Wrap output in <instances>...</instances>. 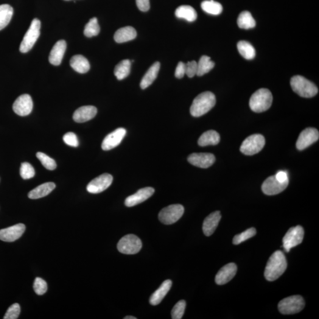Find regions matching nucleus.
Here are the masks:
<instances>
[{"label":"nucleus","mask_w":319,"mask_h":319,"mask_svg":"<svg viewBox=\"0 0 319 319\" xmlns=\"http://www.w3.org/2000/svg\"><path fill=\"white\" fill-rule=\"evenodd\" d=\"M287 262L283 253L277 251L270 257L266 265L264 276L268 281L278 279L287 269Z\"/></svg>","instance_id":"1"},{"label":"nucleus","mask_w":319,"mask_h":319,"mask_svg":"<svg viewBox=\"0 0 319 319\" xmlns=\"http://www.w3.org/2000/svg\"><path fill=\"white\" fill-rule=\"evenodd\" d=\"M216 97L211 92H204L195 98L190 106V112L194 117L203 116L214 107Z\"/></svg>","instance_id":"2"},{"label":"nucleus","mask_w":319,"mask_h":319,"mask_svg":"<svg viewBox=\"0 0 319 319\" xmlns=\"http://www.w3.org/2000/svg\"><path fill=\"white\" fill-rule=\"evenodd\" d=\"M273 100V95L270 90L265 88L259 89L251 97L250 108L255 113H262L271 107Z\"/></svg>","instance_id":"3"},{"label":"nucleus","mask_w":319,"mask_h":319,"mask_svg":"<svg viewBox=\"0 0 319 319\" xmlns=\"http://www.w3.org/2000/svg\"><path fill=\"white\" fill-rule=\"evenodd\" d=\"M290 85L293 91L301 97L312 98L318 93L315 84L300 75L293 77L291 79Z\"/></svg>","instance_id":"4"},{"label":"nucleus","mask_w":319,"mask_h":319,"mask_svg":"<svg viewBox=\"0 0 319 319\" xmlns=\"http://www.w3.org/2000/svg\"><path fill=\"white\" fill-rule=\"evenodd\" d=\"M41 22L38 19L33 20L29 29L25 34L20 46V51L27 53L32 49L40 34Z\"/></svg>","instance_id":"5"},{"label":"nucleus","mask_w":319,"mask_h":319,"mask_svg":"<svg viewBox=\"0 0 319 319\" xmlns=\"http://www.w3.org/2000/svg\"><path fill=\"white\" fill-rule=\"evenodd\" d=\"M305 302L300 296H292L282 299L278 305L279 311L283 315H293L304 309Z\"/></svg>","instance_id":"6"},{"label":"nucleus","mask_w":319,"mask_h":319,"mask_svg":"<svg viewBox=\"0 0 319 319\" xmlns=\"http://www.w3.org/2000/svg\"><path fill=\"white\" fill-rule=\"evenodd\" d=\"M265 144L264 136L261 134H254L247 137L243 141L240 151L245 155L253 156L261 152Z\"/></svg>","instance_id":"7"},{"label":"nucleus","mask_w":319,"mask_h":319,"mask_svg":"<svg viewBox=\"0 0 319 319\" xmlns=\"http://www.w3.org/2000/svg\"><path fill=\"white\" fill-rule=\"evenodd\" d=\"M140 239L135 235L129 234L123 237L117 244V248L120 253L133 255L139 253L142 248Z\"/></svg>","instance_id":"8"},{"label":"nucleus","mask_w":319,"mask_h":319,"mask_svg":"<svg viewBox=\"0 0 319 319\" xmlns=\"http://www.w3.org/2000/svg\"><path fill=\"white\" fill-rule=\"evenodd\" d=\"M184 212V207L180 204L168 206L160 212L159 219L165 225H171L180 219Z\"/></svg>","instance_id":"9"},{"label":"nucleus","mask_w":319,"mask_h":319,"mask_svg":"<svg viewBox=\"0 0 319 319\" xmlns=\"http://www.w3.org/2000/svg\"><path fill=\"white\" fill-rule=\"evenodd\" d=\"M304 234V229L301 226L291 228L282 239L285 251L289 253L291 249L300 244L303 241Z\"/></svg>","instance_id":"10"},{"label":"nucleus","mask_w":319,"mask_h":319,"mask_svg":"<svg viewBox=\"0 0 319 319\" xmlns=\"http://www.w3.org/2000/svg\"><path fill=\"white\" fill-rule=\"evenodd\" d=\"M113 181V176L108 173H104L92 180L88 184L86 190L90 194H100L107 189Z\"/></svg>","instance_id":"11"},{"label":"nucleus","mask_w":319,"mask_h":319,"mask_svg":"<svg viewBox=\"0 0 319 319\" xmlns=\"http://www.w3.org/2000/svg\"><path fill=\"white\" fill-rule=\"evenodd\" d=\"M289 182V181L281 182L276 178L275 175L270 176L262 183V190L267 195H278L287 188Z\"/></svg>","instance_id":"12"},{"label":"nucleus","mask_w":319,"mask_h":319,"mask_svg":"<svg viewBox=\"0 0 319 319\" xmlns=\"http://www.w3.org/2000/svg\"><path fill=\"white\" fill-rule=\"evenodd\" d=\"M319 133L315 128H307L300 133L296 142V147L299 150H303L310 145L317 141Z\"/></svg>","instance_id":"13"},{"label":"nucleus","mask_w":319,"mask_h":319,"mask_svg":"<svg viewBox=\"0 0 319 319\" xmlns=\"http://www.w3.org/2000/svg\"><path fill=\"white\" fill-rule=\"evenodd\" d=\"M33 103L32 97L28 94H23L17 99L13 103V111L18 116H27L32 113Z\"/></svg>","instance_id":"14"},{"label":"nucleus","mask_w":319,"mask_h":319,"mask_svg":"<svg viewBox=\"0 0 319 319\" xmlns=\"http://www.w3.org/2000/svg\"><path fill=\"white\" fill-rule=\"evenodd\" d=\"M126 133L127 131L125 128H119L109 134L102 141V149L105 151L110 150L118 146L124 138Z\"/></svg>","instance_id":"15"},{"label":"nucleus","mask_w":319,"mask_h":319,"mask_svg":"<svg viewBox=\"0 0 319 319\" xmlns=\"http://www.w3.org/2000/svg\"><path fill=\"white\" fill-rule=\"evenodd\" d=\"M26 230V226L19 223L7 228L0 230V240L4 242H14L18 239Z\"/></svg>","instance_id":"16"},{"label":"nucleus","mask_w":319,"mask_h":319,"mask_svg":"<svg viewBox=\"0 0 319 319\" xmlns=\"http://www.w3.org/2000/svg\"><path fill=\"white\" fill-rule=\"evenodd\" d=\"M187 160L195 166L206 169L215 163V157L211 153H193Z\"/></svg>","instance_id":"17"},{"label":"nucleus","mask_w":319,"mask_h":319,"mask_svg":"<svg viewBox=\"0 0 319 319\" xmlns=\"http://www.w3.org/2000/svg\"><path fill=\"white\" fill-rule=\"evenodd\" d=\"M155 192V189L150 187L140 189L136 194L126 198L125 205L127 207H133L139 205L152 197Z\"/></svg>","instance_id":"18"},{"label":"nucleus","mask_w":319,"mask_h":319,"mask_svg":"<svg viewBox=\"0 0 319 319\" xmlns=\"http://www.w3.org/2000/svg\"><path fill=\"white\" fill-rule=\"evenodd\" d=\"M237 267L234 263H229L221 268L215 277V282L218 285H223L230 281L236 276Z\"/></svg>","instance_id":"19"},{"label":"nucleus","mask_w":319,"mask_h":319,"mask_svg":"<svg viewBox=\"0 0 319 319\" xmlns=\"http://www.w3.org/2000/svg\"><path fill=\"white\" fill-rule=\"evenodd\" d=\"M97 114V109L94 106H83L77 109L73 115V119L78 123L85 122L93 119Z\"/></svg>","instance_id":"20"},{"label":"nucleus","mask_w":319,"mask_h":319,"mask_svg":"<svg viewBox=\"0 0 319 319\" xmlns=\"http://www.w3.org/2000/svg\"><path fill=\"white\" fill-rule=\"evenodd\" d=\"M67 47L66 42L63 40H59L53 46L50 53L49 60L53 65H60L62 61Z\"/></svg>","instance_id":"21"},{"label":"nucleus","mask_w":319,"mask_h":319,"mask_svg":"<svg viewBox=\"0 0 319 319\" xmlns=\"http://www.w3.org/2000/svg\"><path fill=\"white\" fill-rule=\"evenodd\" d=\"M220 219L221 215L219 211L212 212L205 218L203 223L202 229L203 233L206 236H211L214 233Z\"/></svg>","instance_id":"22"},{"label":"nucleus","mask_w":319,"mask_h":319,"mask_svg":"<svg viewBox=\"0 0 319 319\" xmlns=\"http://www.w3.org/2000/svg\"><path fill=\"white\" fill-rule=\"evenodd\" d=\"M172 281L170 279H167L161 284L160 287L151 296L150 298V303L153 306H157L163 300L164 297L166 296L168 292L171 289Z\"/></svg>","instance_id":"23"},{"label":"nucleus","mask_w":319,"mask_h":319,"mask_svg":"<svg viewBox=\"0 0 319 319\" xmlns=\"http://www.w3.org/2000/svg\"><path fill=\"white\" fill-rule=\"evenodd\" d=\"M137 37V32L133 27L126 26L117 31L114 40L118 43H125L133 40Z\"/></svg>","instance_id":"24"},{"label":"nucleus","mask_w":319,"mask_h":319,"mask_svg":"<svg viewBox=\"0 0 319 319\" xmlns=\"http://www.w3.org/2000/svg\"><path fill=\"white\" fill-rule=\"evenodd\" d=\"M55 184L53 182L40 184V186L31 190L28 194V197L31 199H38L45 197L50 194L55 189Z\"/></svg>","instance_id":"25"},{"label":"nucleus","mask_w":319,"mask_h":319,"mask_svg":"<svg viewBox=\"0 0 319 319\" xmlns=\"http://www.w3.org/2000/svg\"><path fill=\"white\" fill-rule=\"evenodd\" d=\"M70 65L80 74H85L90 69V64L87 59L80 55L74 56L70 60Z\"/></svg>","instance_id":"26"},{"label":"nucleus","mask_w":319,"mask_h":319,"mask_svg":"<svg viewBox=\"0 0 319 319\" xmlns=\"http://www.w3.org/2000/svg\"><path fill=\"white\" fill-rule=\"evenodd\" d=\"M160 68V63L159 61H156L148 69L141 81L140 87L141 89H146L152 85L158 77Z\"/></svg>","instance_id":"27"},{"label":"nucleus","mask_w":319,"mask_h":319,"mask_svg":"<svg viewBox=\"0 0 319 319\" xmlns=\"http://www.w3.org/2000/svg\"><path fill=\"white\" fill-rule=\"evenodd\" d=\"M220 136L216 131L209 130L204 133L199 139L198 144L201 147L207 145H215L219 143Z\"/></svg>","instance_id":"28"},{"label":"nucleus","mask_w":319,"mask_h":319,"mask_svg":"<svg viewBox=\"0 0 319 319\" xmlns=\"http://www.w3.org/2000/svg\"><path fill=\"white\" fill-rule=\"evenodd\" d=\"M175 15L179 19H185L189 22H193L197 19V12L190 5H181L176 10Z\"/></svg>","instance_id":"29"},{"label":"nucleus","mask_w":319,"mask_h":319,"mask_svg":"<svg viewBox=\"0 0 319 319\" xmlns=\"http://www.w3.org/2000/svg\"><path fill=\"white\" fill-rule=\"evenodd\" d=\"M237 23L239 27L242 29H253L256 25V20L248 11L240 13L237 20Z\"/></svg>","instance_id":"30"},{"label":"nucleus","mask_w":319,"mask_h":319,"mask_svg":"<svg viewBox=\"0 0 319 319\" xmlns=\"http://www.w3.org/2000/svg\"><path fill=\"white\" fill-rule=\"evenodd\" d=\"M13 15V8L8 4L0 5V30L9 24Z\"/></svg>","instance_id":"31"},{"label":"nucleus","mask_w":319,"mask_h":319,"mask_svg":"<svg viewBox=\"0 0 319 319\" xmlns=\"http://www.w3.org/2000/svg\"><path fill=\"white\" fill-rule=\"evenodd\" d=\"M131 61L128 60H123L116 66L114 75L119 80H122L130 74Z\"/></svg>","instance_id":"32"},{"label":"nucleus","mask_w":319,"mask_h":319,"mask_svg":"<svg viewBox=\"0 0 319 319\" xmlns=\"http://www.w3.org/2000/svg\"><path fill=\"white\" fill-rule=\"evenodd\" d=\"M237 47L240 55L246 60H253L256 57V50L249 42L244 40L240 41L237 44Z\"/></svg>","instance_id":"33"},{"label":"nucleus","mask_w":319,"mask_h":319,"mask_svg":"<svg viewBox=\"0 0 319 319\" xmlns=\"http://www.w3.org/2000/svg\"><path fill=\"white\" fill-rule=\"evenodd\" d=\"M201 7L204 12L212 15H219L222 12L223 7L219 2L214 0H206L201 2Z\"/></svg>","instance_id":"34"},{"label":"nucleus","mask_w":319,"mask_h":319,"mask_svg":"<svg viewBox=\"0 0 319 319\" xmlns=\"http://www.w3.org/2000/svg\"><path fill=\"white\" fill-rule=\"evenodd\" d=\"M215 63L208 56H203L198 63V76L201 77L207 74L214 68Z\"/></svg>","instance_id":"35"},{"label":"nucleus","mask_w":319,"mask_h":319,"mask_svg":"<svg viewBox=\"0 0 319 319\" xmlns=\"http://www.w3.org/2000/svg\"><path fill=\"white\" fill-rule=\"evenodd\" d=\"M100 32V27L99 22H98V19L94 18L91 19L86 24L83 33L86 37L92 38L99 35Z\"/></svg>","instance_id":"36"},{"label":"nucleus","mask_w":319,"mask_h":319,"mask_svg":"<svg viewBox=\"0 0 319 319\" xmlns=\"http://www.w3.org/2000/svg\"><path fill=\"white\" fill-rule=\"evenodd\" d=\"M38 159L40 160L43 166L47 170H53L57 168V163L50 157L47 156L46 154L41 152H38L36 154Z\"/></svg>","instance_id":"37"},{"label":"nucleus","mask_w":319,"mask_h":319,"mask_svg":"<svg viewBox=\"0 0 319 319\" xmlns=\"http://www.w3.org/2000/svg\"><path fill=\"white\" fill-rule=\"evenodd\" d=\"M256 233V229L254 228L248 229L247 230L242 232L241 234L235 236L233 239V243L234 245H239L240 243L253 237Z\"/></svg>","instance_id":"38"},{"label":"nucleus","mask_w":319,"mask_h":319,"mask_svg":"<svg viewBox=\"0 0 319 319\" xmlns=\"http://www.w3.org/2000/svg\"><path fill=\"white\" fill-rule=\"evenodd\" d=\"M186 306V301L182 300L178 302L173 307L171 315L173 319H181L182 318Z\"/></svg>","instance_id":"39"},{"label":"nucleus","mask_w":319,"mask_h":319,"mask_svg":"<svg viewBox=\"0 0 319 319\" xmlns=\"http://www.w3.org/2000/svg\"><path fill=\"white\" fill-rule=\"evenodd\" d=\"M20 172L21 177L24 180L33 178L35 175L34 168L27 162L21 164Z\"/></svg>","instance_id":"40"},{"label":"nucleus","mask_w":319,"mask_h":319,"mask_svg":"<svg viewBox=\"0 0 319 319\" xmlns=\"http://www.w3.org/2000/svg\"><path fill=\"white\" fill-rule=\"evenodd\" d=\"M33 289L38 295H43L46 293L47 290V285L44 279L37 278H36L33 284Z\"/></svg>","instance_id":"41"},{"label":"nucleus","mask_w":319,"mask_h":319,"mask_svg":"<svg viewBox=\"0 0 319 319\" xmlns=\"http://www.w3.org/2000/svg\"><path fill=\"white\" fill-rule=\"evenodd\" d=\"M20 313V306L18 303L12 305L4 316V319H17Z\"/></svg>","instance_id":"42"},{"label":"nucleus","mask_w":319,"mask_h":319,"mask_svg":"<svg viewBox=\"0 0 319 319\" xmlns=\"http://www.w3.org/2000/svg\"><path fill=\"white\" fill-rule=\"evenodd\" d=\"M64 142L69 146L77 147L79 145V141L76 134L72 132L67 133L63 137Z\"/></svg>","instance_id":"43"},{"label":"nucleus","mask_w":319,"mask_h":319,"mask_svg":"<svg viewBox=\"0 0 319 319\" xmlns=\"http://www.w3.org/2000/svg\"><path fill=\"white\" fill-rule=\"evenodd\" d=\"M198 63L195 60L189 61L186 64V75L189 78H193L197 74Z\"/></svg>","instance_id":"44"},{"label":"nucleus","mask_w":319,"mask_h":319,"mask_svg":"<svg viewBox=\"0 0 319 319\" xmlns=\"http://www.w3.org/2000/svg\"><path fill=\"white\" fill-rule=\"evenodd\" d=\"M186 75V64L180 61L178 64L175 71V77L178 79L182 78Z\"/></svg>","instance_id":"45"},{"label":"nucleus","mask_w":319,"mask_h":319,"mask_svg":"<svg viewBox=\"0 0 319 319\" xmlns=\"http://www.w3.org/2000/svg\"><path fill=\"white\" fill-rule=\"evenodd\" d=\"M136 4L139 9L141 12H147L150 9V0H136Z\"/></svg>","instance_id":"46"},{"label":"nucleus","mask_w":319,"mask_h":319,"mask_svg":"<svg viewBox=\"0 0 319 319\" xmlns=\"http://www.w3.org/2000/svg\"><path fill=\"white\" fill-rule=\"evenodd\" d=\"M276 178L278 179L281 182H284V181H289V177H288L287 173L285 171H279L275 175Z\"/></svg>","instance_id":"47"},{"label":"nucleus","mask_w":319,"mask_h":319,"mask_svg":"<svg viewBox=\"0 0 319 319\" xmlns=\"http://www.w3.org/2000/svg\"><path fill=\"white\" fill-rule=\"evenodd\" d=\"M124 319H137V318L134 317V316H126V317H125Z\"/></svg>","instance_id":"48"},{"label":"nucleus","mask_w":319,"mask_h":319,"mask_svg":"<svg viewBox=\"0 0 319 319\" xmlns=\"http://www.w3.org/2000/svg\"><path fill=\"white\" fill-rule=\"evenodd\" d=\"M65 1H70V0H65Z\"/></svg>","instance_id":"49"}]
</instances>
